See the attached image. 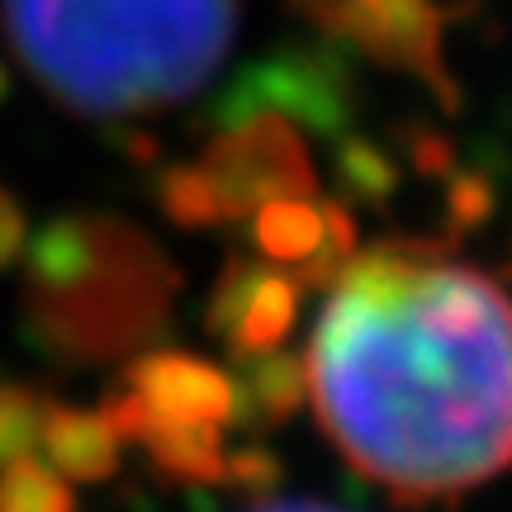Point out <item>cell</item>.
<instances>
[{
	"instance_id": "4",
	"label": "cell",
	"mask_w": 512,
	"mask_h": 512,
	"mask_svg": "<svg viewBox=\"0 0 512 512\" xmlns=\"http://www.w3.org/2000/svg\"><path fill=\"white\" fill-rule=\"evenodd\" d=\"M252 114H280L318 138H342L356 114L347 53L328 38H309V43H280L266 57H256L209 105V124L233 128Z\"/></svg>"
},
{
	"instance_id": "3",
	"label": "cell",
	"mask_w": 512,
	"mask_h": 512,
	"mask_svg": "<svg viewBox=\"0 0 512 512\" xmlns=\"http://www.w3.org/2000/svg\"><path fill=\"white\" fill-rule=\"evenodd\" d=\"M29 323L62 356H114L162 328L176 280L119 219H53L24 242Z\"/></svg>"
},
{
	"instance_id": "14",
	"label": "cell",
	"mask_w": 512,
	"mask_h": 512,
	"mask_svg": "<svg viewBox=\"0 0 512 512\" xmlns=\"http://www.w3.org/2000/svg\"><path fill=\"white\" fill-rule=\"evenodd\" d=\"M0 512H76V494L48 460L15 456L0 465Z\"/></svg>"
},
{
	"instance_id": "12",
	"label": "cell",
	"mask_w": 512,
	"mask_h": 512,
	"mask_svg": "<svg viewBox=\"0 0 512 512\" xmlns=\"http://www.w3.org/2000/svg\"><path fill=\"white\" fill-rule=\"evenodd\" d=\"M252 238L271 261H280V266H299V261L313 256V247L323 242V204L304 200V195L266 200L252 214Z\"/></svg>"
},
{
	"instance_id": "7",
	"label": "cell",
	"mask_w": 512,
	"mask_h": 512,
	"mask_svg": "<svg viewBox=\"0 0 512 512\" xmlns=\"http://www.w3.org/2000/svg\"><path fill=\"white\" fill-rule=\"evenodd\" d=\"M299 285L285 271H271L261 261H242L233 256L219 271L214 290H209V309L204 323L219 337L228 356H256L271 351L290 337L294 318H299Z\"/></svg>"
},
{
	"instance_id": "11",
	"label": "cell",
	"mask_w": 512,
	"mask_h": 512,
	"mask_svg": "<svg viewBox=\"0 0 512 512\" xmlns=\"http://www.w3.org/2000/svg\"><path fill=\"white\" fill-rule=\"evenodd\" d=\"M223 427H195V422H162L152 418L143 432V446L166 475L185 479V484H223V451L219 446Z\"/></svg>"
},
{
	"instance_id": "2",
	"label": "cell",
	"mask_w": 512,
	"mask_h": 512,
	"mask_svg": "<svg viewBox=\"0 0 512 512\" xmlns=\"http://www.w3.org/2000/svg\"><path fill=\"white\" fill-rule=\"evenodd\" d=\"M5 29L43 91L76 114H147L223 62L238 0H5Z\"/></svg>"
},
{
	"instance_id": "23",
	"label": "cell",
	"mask_w": 512,
	"mask_h": 512,
	"mask_svg": "<svg viewBox=\"0 0 512 512\" xmlns=\"http://www.w3.org/2000/svg\"><path fill=\"white\" fill-rule=\"evenodd\" d=\"M252 512H337V508H323V503H275V498H256Z\"/></svg>"
},
{
	"instance_id": "20",
	"label": "cell",
	"mask_w": 512,
	"mask_h": 512,
	"mask_svg": "<svg viewBox=\"0 0 512 512\" xmlns=\"http://www.w3.org/2000/svg\"><path fill=\"white\" fill-rule=\"evenodd\" d=\"M100 418H105V427H110L119 441H143V432L152 427V418H157V413H152V408H147V403L124 384V389H114L110 399H105Z\"/></svg>"
},
{
	"instance_id": "21",
	"label": "cell",
	"mask_w": 512,
	"mask_h": 512,
	"mask_svg": "<svg viewBox=\"0 0 512 512\" xmlns=\"http://www.w3.org/2000/svg\"><path fill=\"white\" fill-rule=\"evenodd\" d=\"M399 138H403V152H408L413 171H422V176H451V143L441 138L437 128L408 124Z\"/></svg>"
},
{
	"instance_id": "1",
	"label": "cell",
	"mask_w": 512,
	"mask_h": 512,
	"mask_svg": "<svg viewBox=\"0 0 512 512\" xmlns=\"http://www.w3.org/2000/svg\"><path fill=\"white\" fill-rule=\"evenodd\" d=\"M304 375L337 451L408 503L512 465V299L437 242L389 238L351 256Z\"/></svg>"
},
{
	"instance_id": "17",
	"label": "cell",
	"mask_w": 512,
	"mask_h": 512,
	"mask_svg": "<svg viewBox=\"0 0 512 512\" xmlns=\"http://www.w3.org/2000/svg\"><path fill=\"white\" fill-rule=\"evenodd\" d=\"M38 408H43V399H38L34 389H24L15 380H0V465L34 451Z\"/></svg>"
},
{
	"instance_id": "18",
	"label": "cell",
	"mask_w": 512,
	"mask_h": 512,
	"mask_svg": "<svg viewBox=\"0 0 512 512\" xmlns=\"http://www.w3.org/2000/svg\"><path fill=\"white\" fill-rule=\"evenodd\" d=\"M280 479H285V470H280V460L266 446H242L233 456H223V484H233L242 494L271 498L280 489Z\"/></svg>"
},
{
	"instance_id": "10",
	"label": "cell",
	"mask_w": 512,
	"mask_h": 512,
	"mask_svg": "<svg viewBox=\"0 0 512 512\" xmlns=\"http://www.w3.org/2000/svg\"><path fill=\"white\" fill-rule=\"evenodd\" d=\"M38 451L62 479L76 484H100L119 470V437H114L100 413L72 408V403H48L38 408Z\"/></svg>"
},
{
	"instance_id": "22",
	"label": "cell",
	"mask_w": 512,
	"mask_h": 512,
	"mask_svg": "<svg viewBox=\"0 0 512 512\" xmlns=\"http://www.w3.org/2000/svg\"><path fill=\"white\" fill-rule=\"evenodd\" d=\"M19 252H24V209L0 190V271L15 266Z\"/></svg>"
},
{
	"instance_id": "19",
	"label": "cell",
	"mask_w": 512,
	"mask_h": 512,
	"mask_svg": "<svg viewBox=\"0 0 512 512\" xmlns=\"http://www.w3.org/2000/svg\"><path fill=\"white\" fill-rule=\"evenodd\" d=\"M494 214V185L484 181L479 171H465V176H451V190H446V223L465 233V228H479V223Z\"/></svg>"
},
{
	"instance_id": "6",
	"label": "cell",
	"mask_w": 512,
	"mask_h": 512,
	"mask_svg": "<svg viewBox=\"0 0 512 512\" xmlns=\"http://www.w3.org/2000/svg\"><path fill=\"white\" fill-rule=\"evenodd\" d=\"M200 166L214 181L219 223H247L266 200H280V195L313 200L318 190L299 128L280 114H252L233 128H219Z\"/></svg>"
},
{
	"instance_id": "8",
	"label": "cell",
	"mask_w": 512,
	"mask_h": 512,
	"mask_svg": "<svg viewBox=\"0 0 512 512\" xmlns=\"http://www.w3.org/2000/svg\"><path fill=\"white\" fill-rule=\"evenodd\" d=\"M124 384L162 422H195V427H228L233 413V380L228 370L209 366L185 351H147L128 366Z\"/></svg>"
},
{
	"instance_id": "13",
	"label": "cell",
	"mask_w": 512,
	"mask_h": 512,
	"mask_svg": "<svg viewBox=\"0 0 512 512\" xmlns=\"http://www.w3.org/2000/svg\"><path fill=\"white\" fill-rule=\"evenodd\" d=\"M337 190L356 204H370V209H380L389 204V195L399 190L403 181V166L384 152L380 143H370V138H337Z\"/></svg>"
},
{
	"instance_id": "16",
	"label": "cell",
	"mask_w": 512,
	"mask_h": 512,
	"mask_svg": "<svg viewBox=\"0 0 512 512\" xmlns=\"http://www.w3.org/2000/svg\"><path fill=\"white\" fill-rule=\"evenodd\" d=\"M157 204L181 228H214L219 223V200H214V181L204 166H166L157 176Z\"/></svg>"
},
{
	"instance_id": "24",
	"label": "cell",
	"mask_w": 512,
	"mask_h": 512,
	"mask_svg": "<svg viewBox=\"0 0 512 512\" xmlns=\"http://www.w3.org/2000/svg\"><path fill=\"white\" fill-rule=\"evenodd\" d=\"M5 95H10V72L0 67V100H5Z\"/></svg>"
},
{
	"instance_id": "15",
	"label": "cell",
	"mask_w": 512,
	"mask_h": 512,
	"mask_svg": "<svg viewBox=\"0 0 512 512\" xmlns=\"http://www.w3.org/2000/svg\"><path fill=\"white\" fill-rule=\"evenodd\" d=\"M351 256H356V219L342 200H323V242L313 247V256L290 266V280L299 285V294H323Z\"/></svg>"
},
{
	"instance_id": "9",
	"label": "cell",
	"mask_w": 512,
	"mask_h": 512,
	"mask_svg": "<svg viewBox=\"0 0 512 512\" xmlns=\"http://www.w3.org/2000/svg\"><path fill=\"white\" fill-rule=\"evenodd\" d=\"M233 413L228 427H285V422L309 403V375H304V356L290 351H256L238 356L233 370Z\"/></svg>"
},
{
	"instance_id": "5",
	"label": "cell",
	"mask_w": 512,
	"mask_h": 512,
	"mask_svg": "<svg viewBox=\"0 0 512 512\" xmlns=\"http://www.w3.org/2000/svg\"><path fill=\"white\" fill-rule=\"evenodd\" d=\"M294 15H304L337 48H356L389 72L418 76L446 110H456L460 95L441 48V10L437 0H290Z\"/></svg>"
}]
</instances>
